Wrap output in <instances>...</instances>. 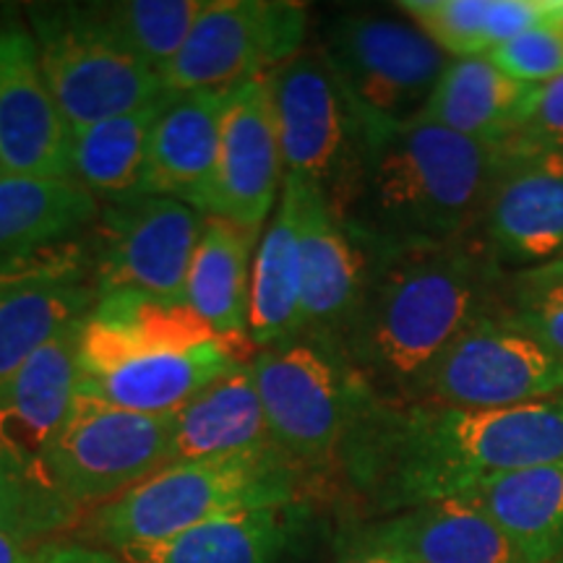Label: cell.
I'll return each mask as SVG.
<instances>
[{
  "label": "cell",
  "instance_id": "cell-7",
  "mask_svg": "<svg viewBox=\"0 0 563 563\" xmlns=\"http://www.w3.org/2000/svg\"><path fill=\"white\" fill-rule=\"evenodd\" d=\"M285 178L316 191L340 220L361 173L365 121L321 47H302L269 74Z\"/></svg>",
  "mask_w": 563,
  "mask_h": 563
},
{
  "label": "cell",
  "instance_id": "cell-40",
  "mask_svg": "<svg viewBox=\"0 0 563 563\" xmlns=\"http://www.w3.org/2000/svg\"><path fill=\"white\" fill-rule=\"evenodd\" d=\"M0 178H3V167H0Z\"/></svg>",
  "mask_w": 563,
  "mask_h": 563
},
{
  "label": "cell",
  "instance_id": "cell-33",
  "mask_svg": "<svg viewBox=\"0 0 563 563\" xmlns=\"http://www.w3.org/2000/svg\"><path fill=\"white\" fill-rule=\"evenodd\" d=\"M504 313L563 361V258L506 274Z\"/></svg>",
  "mask_w": 563,
  "mask_h": 563
},
{
  "label": "cell",
  "instance_id": "cell-6",
  "mask_svg": "<svg viewBox=\"0 0 563 563\" xmlns=\"http://www.w3.org/2000/svg\"><path fill=\"white\" fill-rule=\"evenodd\" d=\"M272 443L306 475L340 467L357 412L368 397L347 361L327 344L295 336L251 357Z\"/></svg>",
  "mask_w": 563,
  "mask_h": 563
},
{
  "label": "cell",
  "instance_id": "cell-21",
  "mask_svg": "<svg viewBox=\"0 0 563 563\" xmlns=\"http://www.w3.org/2000/svg\"><path fill=\"white\" fill-rule=\"evenodd\" d=\"M262 232L203 214V230L186 279V302L235 352L251 342V277Z\"/></svg>",
  "mask_w": 563,
  "mask_h": 563
},
{
  "label": "cell",
  "instance_id": "cell-28",
  "mask_svg": "<svg viewBox=\"0 0 563 563\" xmlns=\"http://www.w3.org/2000/svg\"><path fill=\"white\" fill-rule=\"evenodd\" d=\"M100 217V201L76 180L0 178V269L16 258L81 235Z\"/></svg>",
  "mask_w": 563,
  "mask_h": 563
},
{
  "label": "cell",
  "instance_id": "cell-16",
  "mask_svg": "<svg viewBox=\"0 0 563 563\" xmlns=\"http://www.w3.org/2000/svg\"><path fill=\"white\" fill-rule=\"evenodd\" d=\"M0 167L3 175L74 180L70 129L55 102L30 24H0Z\"/></svg>",
  "mask_w": 563,
  "mask_h": 563
},
{
  "label": "cell",
  "instance_id": "cell-15",
  "mask_svg": "<svg viewBox=\"0 0 563 563\" xmlns=\"http://www.w3.org/2000/svg\"><path fill=\"white\" fill-rule=\"evenodd\" d=\"M285 165L269 76L230 87L222 112L220 154L199 211L264 232L279 201Z\"/></svg>",
  "mask_w": 563,
  "mask_h": 563
},
{
  "label": "cell",
  "instance_id": "cell-31",
  "mask_svg": "<svg viewBox=\"0 0 563 563\" xmlns=\"http://www.w3.org/2000/svg\"><path fill=\"white\" fill-rule=\"evenodd\" d=\"M81 519L84 509L51 481L45 464L0 433V532L40 548Z\"/></svg>",
  "mask_w": 563,
  "mask_h": 563
},
{
  "label": "cell",
  "instance_id": "cell-18",
  "mask_svg": "<svg viewBox=\"0 0 563 563\" xmlns=\"http://www.w3.org/2000/svg\"><path fill=\"white\" fill-rule=\"evenodd\" d=\"M481 230L506 272L561 262L563 165L504 154Z\"/></svg>",
  "mask_w": 563,
  "mask_h": 563
},
{
  "label": "cell",
  "instance_id": "cell-39",
  "mask_svg": "<svg viewBox=\"0 0 563 563\" xmlns=\"http://www.w3.org/2000/svg\"><path fill=\"white\" fill-rule=\"evenodd\" d=\"M553 162H559V165H563V154H559V157H555Z\"/></svg>",
  "mask_w": 563,
  "mask_h": 563
},
{
  "label": "cell",
  "instance_id": "cell-5",
  "mask_svg": "<svg viewBox=\"0 0 563 563\" xmlns=\"http://www.w3.org/2000/svg\"><path fill=\"white\" fill-rule=\"evenodd\" d=\"M306 473L274 443L249 452L183 460L91 509L79 532L110 553L154 543L230 514L302 504Z\"/></svg>",
  "mask_w": 563,
  "mask_h": 563
},
{
  "label": "cell",
  "instance_id": "cell-19",
  "mask_svg": "<svg viewBox=\"0 0 563 563\" xmlns=\"http://www.w3.org/2000/svg\"><path fill=\"white\" fill-rule=\"evenodd\" d=\"M228 89L167 95L146 146L136 194L178 199L199 209L217 167Z\"/></svg>",
  "mask_w": 563,
  "mask_h": 563
},
{
  "label": "cell",
  "instance_id": "cell-41",
  "mask_svg": "<svg viewBox=\"0 0 563 563\" xmlns=\"http://www.w3.org/2000/svg\"><path fill=\"white\" fill-rule=\"evenodd\" d=\"M559 563H563V559H561V561H559Z\"/></svg>",
  "mask_w": 563,
  "mask_h": 563
},
{
  "label": "cell",
  "instance_id": "cell-10",
  "mask_svg": "<svg viewBox=\"0 0 563 563\" xmlns=\"http://www.w3.org/2000/svg\"><path fill=\"white\" fill-rule=\"evenodd\" d=\"M42 464L70 501L91 511L173 464V415L76 397Z\"/></svg>",
  "mask_w": 563,
  "mask_h": 563
},
{
  "label": "cell",
  "instance_id": "cell-3",
  "mask_svg": "<svg viewBox=\"0 0 563 563\" xmlns=\"http://www.w3.org/2000/svg\"><path fill=\"white\" fill-rule=\"evenodd\" d=\"M504 152L418 118L365 123L361 173L340 217L363 249L449 243L483 228Z\"/></svg>",
  "mask_w": 563,
  "mask_h": 563
},
{
  "label": "cell",
  "instance_id": "cell-13",
  "mask_svg": "<svg viewBox=\"0 0 563 563\" xmlns=\"http://www.w3.org/2000/svg\"><path fill=\"white\" fill-rule=\"evenodd\" d=\"M203 230L191 203L131 194L102 201L89 228L100 295L133 290L186 300V279Z\"/></svg>",
  "mask_w": 563,
  "mask_h": 563
},
{
  "label": "cell",
  "instance_id": "cell-24",
  "mask_svg": "<svg viewBox=\"0 0 563 563\" xmlns=\"http://www.w3.org/2000/svg\"><path fill=\"white\" fill-rule=\"evenodd\" d=\"M302 504L230 514L115 555L123 563H279L302 532Z\"/></svg>",
  "mask_w": 563,
  "mask_h": 563
},
{
  "label": "cell",
  "instance_id": "cell-37",
  "mask_svg": "<svg viewBox=\"0 0 563 563\" xmlns=\"http://www.w3.org/2000/svg\"><path fill=\"white\" fill-rule=\"evenodd\" d=\"M37 563H123L115 553L74 543H45L37 551Z\"/></svg>",
  "mask_w": 563,
  "mask_h": 563
},
{
  "label": "cell",
  "instance_id": "cell-25",
  "mask_svg": "<svg viewBox=\"0 0 563 563\" xmlns=\"http://www.w3.org/2000/svg\"><path fill=\"white\" fill-rule=\"evenodd\" d=\"M262 397L251 363H238L173 415V462L269 446Z\"/></svg>",
  "mask_w": 563,
  "mask_h": 563
},
{
  "label": "cell",
  "instance_id": "cell-23",
  "mask_svg": "<svg viewBox=\"0 0 563 563\" xmlns=\"http://www.w3.org/2000/svg\"><path fill=\"white\" fill-rule=\"evenodd\" d=\"M538 87L506 76L485 55L452 58L422 118L504 152L522 129Z\"/></svg>",
  "mask_w": 563,
  "mask_h": 563
},
{
  "label": "cell",
  "instance_id": "cell-22",
  "mask_svg": "<svg viewBox=\"0 0 563 563\" xmlns=\"http://www.w3.org/2000/svg\"><path fill=\"white\" fill-rule=\"evenodd\" d=\"M368 530L407 563H527L498 525L460 496L391 514Z\"/></svg>",
  "mask_w": 563,
  "mask_h": 563
},
{
  "label": "cell",
  "instance_id": "cell-4",
  "mask_svg": "<svg viewBox=\"0 0 563 563\" xmlns=\"http://www.w3.org/2000/svg\"><path fill=\"white\" fill-rule=\"evenodd\" d=\"M238 363L249 361L186 300L110 292L84 319L79 397L141 415H175Z\"/></svg>",
  "mask_w": 563,
  "mask_h": 563
},
{
  "label": "cell",
  "instance_id": "cell-17",
  "mask_svg": "<svg viewBox=\"0 0 563 563\" xmlns=\"http://www.w3.org/2000/svg\"><path fill=\"white\" fill-rule=\"evenodd\" d=\"M292 183L298 191L302 251L298 336L327 344L342 355V344L363 302L368 256L363 245L336 222L319 194L298 180Z\"/></svg>",
  "mask_w": 563,
  "mask_h": 563
},
{
  "label": "cell",
  "instance_id": "cell-11",
  "mask_svg": "<svg viewBox=\"0 0 563 563\" xmlns=\"http://www.w3.org/2000/svg\"><path fill=\"white\" fill-rule=\"evenodd\" d=\"M563 394V361L501 311L485 316L435 361L410 402L511 410Z\"/></svg>",
  "mask_w": 563,
  "mask_h": 563
},
{
  "label": "cell",
  "instance_id": "cell-38",
  "mask_svg": "<svg viewBox=\"0 0 563 563\" xmlns=\"http://www.w3.org/2000/svg\"><path fill=\"white\" fill-rule=\"evenodd\" d=\"M40 548L24 545L11 534L0 532V563H37Z\"/></svg>",
  "mask_w": 563,
  "mask_h": 563
},
{
  "label": "cell",
  "instance_id": "cell-12",
  "mask_svg": "<svg viewBox=\"0 0 563 563\" xmlns=\"http://www.w3.org/2000/svg\"><path fill=\"white\" fill-rule=\"evenodd\" d=\"M306 30L308 9L295 0H207L162 81L186 95L264 79L302 51Z\"/></svg>",
  "mask_w": 563,
  "mask_h": 563
},
{
  "label": "cell",
  "instance_id": "cell-14",
  "mask_svg": "<svg viewBox=\"0 0 563 563\" xmlns=\"http://www.w3.org/2000/svg\"><path fill=\"white\" fill-rule=\"evenodd\" d=\"M89 230L0 269V386L100 300Z\"/></svg>",
  "mask_w": 563,
  "mask_h": 563
},
{
  "label": "cell",
  "instance_id": "cell-30",
  "mask_svg": "<svg viewBox=\"0 0 563 563\" xmlns=\"http://www.w3.org/2000/svg\"><path fill=\"white\" fill-rule=\"evenodd\" d=\"M167 95L146 108L70 131V175L97 201L136 194L152 125Z\"/></svg>",
  "mask_w": 563,
  "mask_h": 563
},
{
  "label": "cell",
  "instance_id": "cell-34",
  "mask_svg": "<svg viewBox=\"0 0 563 563\" xmlns=\"http://www.w3.org/2000/svg\"><path fill=\"white\" fill-rule=\"evenodd\" d=\"M493 66L525 84L553 81L563 76V0L553 19L511 37L485 55Z\"/></svg>",
  "mask_w": 563,
  "mask_h": 563
},
{
  "label": "cell",
  "instance_id": "cell-8",
  "mask_svg": "<svg viewBox=\"0 0 563 563\" xmlns=\"http://www.w3.org/2000/svg\"><path fill=\"white\" fill-rule=\"evenodd\" d=\"M321 53L365 123L422 118L449 58L410 19L391 13H342L327 26Z\"/></svg>",
  "mask_w": 563,
  "mask_h": 563
},
{
  "label": "cell",
  "instance_id": "cell-2",
  "mask_svg": "<svg viewBox=\"0 0 563 563\" xmlns=\"http://www.w3.org/2000/svg\"><path fill=\"white\" fill-rule=\"evenodd\" d=\"M368 282L342 357L384 402H410L435 361L504 308L506 272L483 230L449 243L363 249Z\"/></svg>",
  "mask_w": 563,
  "mask_h": 563
},
{
  "label": "cell",
  "instance_id": "cell-35",
  "mask_svg": "<svg viewBox=\"0 0 563 563\" xmlns=\"http://www.w3.org/2000/svg\"><path fill=\"white\" fill-rule=\"evenodd\" d=\"M506 157L555 159L563 154V76L538 87L522 129L504 146Z\"/></svg>",
  "mask_w": 563,
  "mask_h": 563
},
{
  "label": "cell",
  "instance_id": "cell-27",
  "mask_svg": "<svg viewBox=\"0 0 563 563\" xmlns=\"http://www.w3.org/2000/svg\"><path fill=\"white\" fill-rule=\"evenodd\" d=\"M460 498L490 517L527 563L563 559V462L490 477Z\"/></svg>",
  "mask_w": 563,
  "mask_h": 563
},
{
  "label": "cell",
  "instance_id": "cell-36",
  "mask_svg": "<svg viewBox=\"0 0 563 563\" xmlns=\"http://www.w3.org/2000/svg\"><path fill=\"white\" fill-rule=\"evenodd\" d=\"M336 563H407V561L399 553H394L389 545H384L382 540L368 530V527H363V530H355L347 534Z\"/></svg>",
  "mask_w": 563,
  "mask_h": 563
},
{
  "label": "cell",
  "instance_id": "cell-20",
  "mask_svg": "<svg viewBox=\"0 0 563 563\" xmlns=\"http://www.w3.org/2000/svg\"><path fill=\"white\" fill-rule=\"evenodd\" d=\"M87 319V316H84ZM84 319L42 344L0 386V433L42 462L47 443L79 397V344Z\"/></svg>",
  "mask_w": 563,
  "mask_h": 563
},
{
  "label": "cell",
  "instance_id": "cell-29",
  "mask_svg": "<svg viewBox=\"0 0 563 563\" xmlns=\"http://www.w3.org/2000/svg\"><path fill=\"white\" fill-rule=\"evenodd\" d=\"M561 0H402L397 9L449 58H477L553 19Z\"/></svg>",
  "mask_w": 563,
  "mask_h": 563
},
{
  "label": "cell",
  "instance_id": "cell-32",
  "mask_svg": "<svg viewBox=\"0 0 563 563\" xmlns=\"http://www.w3.org/2000/svg\"><path fill=\"white\" fill-rule=\"evenodd\" d=\"M207 0H108L87 3L91 19L133 58L162 76L186 45Z\"/></svg>",
  "mask_w": 563,
  "mask_h": 563
},
{
  "label": "cell",
  "instance_id": "cell-9",
  "mask_svg": "<svg viewBox=\"0 0 563 563\" xmlns=\"http://www.w3.org/2000/svg\"><path fill=\"white\" fill-rule=\"evenodd\" d=\"M45 79L68 129L125 115L167 95L165 81L91 19L87 3H37L26 11Z\"/></svg>",
  "mask_w": 563,
  "mask_h": 563
},
{
  "label": "cell",
  "instance_id": "cell-26",
  "mask_svg": "<svg viewBox=\"0 0 563 563\" xmlns=\"http://www.w3.org/2000/svg\"><path fill=\"white\" fill-rule=\"evenodd\" d=\"M302 251L300 207L295 183H282V194L258 238L251 277V342L269 347L300 334Z\"/></svg>",
  "mask_w": 563,
  "mask_h": 563
},
{
  "label": "cell",
  "instance_id": "cell-1",
  "mask_svg": "<svg viewBox=\"0 0 563 563\" xmlns=\"http://www.w3.org/2000/svg\"><path fill=\"white\" fill-rule=\"evenodd\" d=\"M548 462H563V394L511 410H460L368 391L340 456L355 490L386 514Z\"/></svg>",
  "mask_w": 563,
  "mask_h": 563
}]
</instances>
